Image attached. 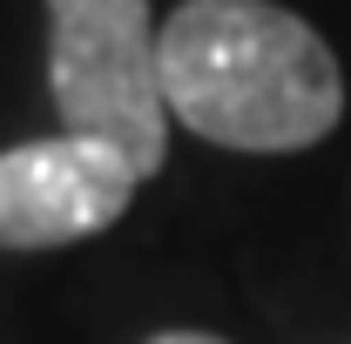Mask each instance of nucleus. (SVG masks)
<instances>
[{
  "label": "nucleus",
  "mask_w": 351,
  "mask_h": 344,
  "mask_svg": "<svg viewBox=\"0 0 351 344\" xmlns=\"http://www.w3.org/2000/svg\"><path fill=\"white\" fill-rule=\"evenodd\" d=\"M47 88L68 135L108 142L135 162V175L162 169L169 95L149 0H47Z\"/></svg>",
  "instance_id": "f03ea898"
},
{
  "label": "nucleus",
  "mask_w": 351,
  "mask_h": 344,
  "mask_svg": "<svg viewBox=\"0 0 351 344\" xmlns=\"http://www.w3.org/2000/svg\"><path fill=\"white\" fill-rule=\"evenodd\" d=\"M149 344H230V338H210V331H156Z\"/></svg>",
  "instance_id": "20e7f679"
},
{
  "label": "nucleus",
  "mask_w": 351,
  "mask_h": 344,
  "mask_svg": "<svg viewBox=\"0 0 351 344\" xmlns=\"http://www.w3.org/2000/svg\"><path fill=\"white\" fill-rule=\"evenodd\" d=\"M162 95L189 135L243 156L311 149L345 115L338 54L277 0H182L162 21Z\"/></svg>",
  "instance_id": "f257e3e1"
},
{
  "label": "nucleus",
  "mask_w": 351,
  "mask_h": 344,
  "mask_svg": "<svg viewBox=\"0 0 351 344\" xmlns=\"http://www.w3.org/2000/svg\"><path fill=\"white\" fill-rule=\"evenodd\" d=\"M135 162L88 135H47L0 149V250H61L101 236L115 216H129Z\"/></svg>",
  "instance_id": "7ed1b4c3"
}]
</instances>
